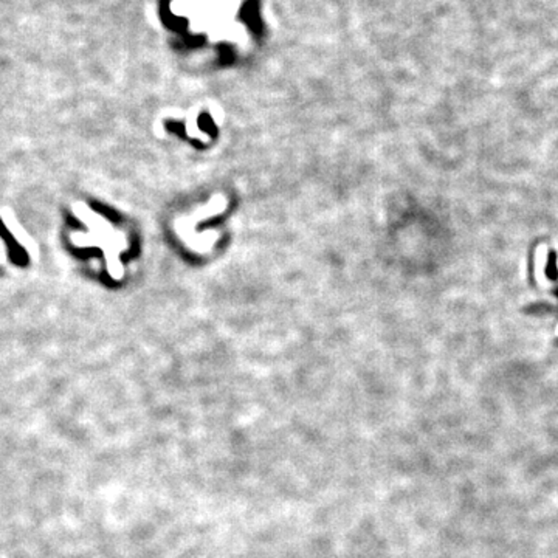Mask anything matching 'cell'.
<instances>
[{
    "label": "cell",
    "instance_id": "cell-1",
    "mask_svg": "<svg viewBox=\"0 0 558 558\" xmlns=\"http://www.w3.org/2000/svg\"><path fill=\"white\" fill-rule=\"evenodd\" d=\"M547 275L555 279L556 278V273H555V261H553V256L550 258V262H549V270H547Z\"/></svg>",
    "mask_w": 558,
    "mask_h": 558
}]
</instances>
